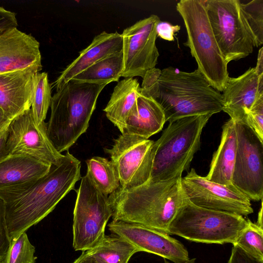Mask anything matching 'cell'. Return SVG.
Wrapping results in <instances>:
<instances>
[{
    "label": "cell",
    "instance_id": "6da1fadb",
    "mask_svg": "<svg viewBox=\"0 0 263 263\" xmlns=\"http://www.w3.org/2000/svg\"><path fill=\"white\" fill-rule=\"evenodd\" d=\"M81 161L66 151L60 163L51 165L43 176L21 184L0 189L6 206L10 240L51 213L81 179Z\"/></svg>",
    "mask_w": 263,
    "mask_h": 263
},
{
    "label": "cell",
    "instance_id": "7a4b0ae2",
    "mask_svg": "<svg viewBox=\"0 0 263 263\" xmlns=\"http://www.w3.org/2000/svg\"><path fill=\"white\" fill-rule=\"evenodd\" d=\"M141 92L161 107L165 121L185 117L213 114L223 110L222 95L197 69L192 72L170 66L154 68L143 78Z\"/></svg>",
    "mask_w": 263,
    "mask_h": 263
},
{
    "label": "cell",
    "instance_id": "3957f363",
    "mask_svg": "<svg viewBox=\"0 0 263 263\" xmlns=\"http://www.w3.org/2000/svg\"><path fill=\"white\" fill-rule=\"evenodd\" d=\"M181 178L148 181L127 190L119 186L108 197L112 220L135 223L169 234L172 221L187 200Z\"/></svg>",
    "mask_w": 263,
    "mask_h": 263
},
{
    "label": "cell",
    "instance_id": "277c9868",
    "mask_svg": "<svg viewBox=\"0 0 263 263\" xmlns=\"http://www.w3.org/2000/svg\"><path fill=\"white\" fill-rule=\"evenodd\" d=\"M106 86L70 81L52 96L46 129L58 152L68 151L86 132L98 97Z\"/></svg>",
    "mask_w": 263,
    "mask_h": 263
},
{
    "label": "cell",
    "instance_id": "5b68a950",
    "mask_svg": "<svg viewBox=\"0 0 263 263\" xmlns=\"http://www.w3.org/2000/svg\"><path fill=\"white\" fill-rule=\"evenodd\" d=\"M212 115L193 116L169 121L154 141L150 181L166 180L182 176L200 147L202 129Z\"/></svg>",
    "mask_w": 263,
    "mask_h": 263
},
{
    "label": "cell",
    "instance_id": "8992f818",
    "mask_svg": "<svg viewBox=\"0 0 263 263\" xmlns=\"http://www.w3.org/2000/svg\"><path fill=\"white\" fill-rule=\"evenodd\" d=\"M176 9L186 31L187 40L184 45L190 48L197 69L211 86L223 92L229 77L228 64L212 31L205 1L181 0Z\"/></svg>",
    "mask_w": 263,
    "mask_h": 263
},
{
    "label": "cell",
    "instance_id": "52a82bcc",
    "mask_svg": "<svg viewBox=\"0 0 263 263\" xmlns=\"http://www.w3.org/2000/svg\"><path fill=\"white\" fill-rule=\"evenodd\" d=\"M247 223L241 215L201 208L187 199L172 221L168 233L195 242L233 245Z\"/></svg>",
    "mask_w": 263,
    "mask_h": 263
},
{
    "label": "cell",
    "instance_id": "ba28073f",
    "mask_svg": "<svg viewBox=\"0 0 263 263\" xmlns=\"http://www.w3.org/2000/svg\"><path fill=\"white\" fill-rule=\"evenodd\" d=\"M73 210L72 246L86 251L103 238L112 211L108 196L97 187L87 173L81 177Z\"/></svg>",
    "mask_w": 263,
    "mask_h": 263
},
{
    "label": "cell",
    "instance_id": "9c48e42d",
    "mask_svg": "<svg viewBox=\"0 0 263 263\" xmlns=\"http://www.w3.org/2000/svg\"><path fill=\"white\" fill-rule=\"evenodd\" d=\"M214 35L227 64L252 53L253 40L239 0L205 1Z\"/></svg>",
    "mask_w": 263,
    "mask_h": 263
},
{
    "label": "cell",
    "instance_id": "30bf717a",
    "mask_svg": "<svg viewBox=\"0 0 263 263\" xmlns=\"http://www.w3.org/2000/svg\"><path fill=\"white\" fill-rule=\"evenodd\" d=\"M235 123L237 148L232 183L250 200L258 201L263 196V141L245 121Z\"/></svg>",
    "mask_w": 263,
    "mask_h": 263
},
{
    "label": "cell",
    "instance_id": "8fae6325",
    "mask_svg": "<svg viewBox=\"0 0 263 263\" xmlns=\"http://www.w3.org/2000/svg\"><path fill=\"white\" fill-rule=\"evenodd\" d=\"M154 143L151 140L123 133L114 140L111 148H104L117 171L121 188L130 189L148 181Z\"/></svg>",
    "mask_w": 263,
    "mask_h": 263
},
{
    "label": "cell",
    "instance_id": "7c38bea8",
    "mask_svg": "<svg viewBox=\"0 0 263 263\" xmlns=\"http://www.w3.org/2000/svg\"><path fill=\"white\" fill-rule=\"evenodd\" d=\"M160 21L155 14L140 20L121 34L124 78L141 77L156 67L159 53L156 46V27Z\"/></svg>",
    "mask_w": 263,
    "mask_h": 263
},
{
    "label": "cell",
    "instance_id": "4fadbf2b",
    "mask_svg": "<svg viewBox=\"0 0 263 263\" xmlns=\"http://www.w3.org/2000/svg\"><path fill=\"white\" fill-rule=\"evenodd\" d=\"M181 183L185 197L197 206L242 216L253 212L251 200L233 184L210 181L193 168L181 178Z\"/></svg>",
    "mask_w": 263,
    "mask_h": 263
},
{
    "label": "cell",
    "instance_id": "5bb4252c",
    "mask_svg": "<svg viewBox=\"0 0 263 263\" xmlns=\"http://www.w3.org/2000/svg\"><path fill=\"white\" fill-rule=\"evenodd\" d=\"M7 147L10 155L25 156L50 165H59L64 156L56 150L49 140L46 123L35 124L31 108L9 124Z\"/></svg>",
    "mask_w": 263,
    "mask_h": 263
},
{
    "label": "cell",
    "instance_id": "9a60e30c",
    "mask_svg": "<svg viewBox=\"0 0 263 263\" xmlns=\"http://www.w3.org/2000/svg\"><path fill=\"white\" fill-rule=\"evenodd\" d=\"M112 233L134 246L139 252L152 253L174 263L189 260V252L179 240L170 234L130 222L112 220L108 224Z\"/></svg>",
    "mask_w": 263,
    "mask_h": 263
},
{
    "label": "cell",
    "instance_id": "2e32d148",
    "mask_svg": "<svg viewBox=\"0 0 263 263\" xmlns=\"http://www.w3.org/2000/svg\"><path fill=\"white\" fill-rule=\"evenodd\" d=\"M42 69L40 43L30 34L13 28L0 32V74Z\"/></svg>",
    "mask_w": 263,
    "mask_h": 263
},
{
    "label": "cell",
    "instance_id": "e0dca14e",
    "mask_svg": "<svg viewBox=\"0 0 263 263\" xmlns=\"http://www.w3.org/2000/svg\"><path fill=\"white\" fill-rule=\"evenodd\" d=\"M223 111L234 121H243L256 101L263 97V75L254 67L237 78L229 77L223 91Z\"/></svg>",
    "mask_w": 263,
    "mask_h": 263
},
{
    "label": "cell",
    "instance_id": "ac0fdd59",
    "mask_svg": "<svg viewBox=\"0 0 263 263\" xmlns=\"http://www.w3.org/2000/svg\"><path fill=\"white\" fill-rule=\"evenodd\" d=\"M36 72L28 68L0 74V108L10 120L31 108Z\"/></svg>",
    "mask_w": 263,
    "mask_h": 263
},
{
    "label": "cell",
    "instance_id": "d6986e66",
    "mask_svg": "<svg viewBox=\"0 0 263 263\" xmlns=\"http://www.w3.org/2000/svg\"><path fill=\"white\" fill-rule=\"evenodd\" d=\"M122 49L121 34L117 32L103 31L96 35L91 43L82 50L79 56L61 72L51 84L56 90L67 84L73 78L99 60Z\"/></svg>",
    "mask_w": 263,
    "mask_h": 263
},
{
    "label": "cell",
    "instance_id": "ffe728a7",
    "mask_svg": "<svg viewBox=\"0 0 263 263\" xmlns=\"http://www.w3.org/2000/svg\"><path fill=\"white\" fill-rule=\"evenodd\" d=\"M165 122V115L160 105L140 91L136 105L126 120L122 134L134 135L148 139L159 132Z\"/></svg>",
    "mask_w": 263,
    "mask_h": 263
},
{
    "label": "cell",
    "instance_id": "44dd1931",
    "mask_svg": "<svg viewBox=\"0 0 263 263\" xmlns=\"http://www.w3.org/2000/svg\"><path fill=\"white\" fill-rule=\"evenodd\" d=\"M237 148V133L235 122L231 119L222 126L220 144L213 155L208 180L217 183L232 185V178Z\"/></svg>",
    "mask_w": 263,
    "mask_h": 263
},
{
    "label": "cell",
    "instance_id": "7402d4cb",
    "mask_svg": "<svg viewBox=\"0 0 263 263\" xmlns=\"http://www.w3.org/2000/svg\"><path fill=\"white\" fill-rule=\"evenodd\" d=\"M51 166L31 157L10 155L0 162V189L37 179L46 174Z\"/></svg>",
    "mask_w": 263,
    "mask_h": 263
},
{
    "label": "cell",
    "instance_id": "603a6c76",
    "mask_svg": "<svg viewBox=\"0 0 263 263\" xmlns=\"http://www.w3.org/2000/svg\"><path fill=\"white\" fill-rule=\"evenodd\" d=\"M140 86L137 79L124 78L118 82L105 108L107 118L118 127L121 134L126 120L135 107Z\"/></svg>",
    "mask_w": 263,
    "mask_h": 263
},
{
    "label": "cell",
    "instance_id": "cb8c5ba5",
    "mask_svg": "<svg viewBox=\"0 0 263 263\" xmlns=\"http://www.w3.org/2000/svg\"><path fill=\"white\" fill-rule=\"evenodd\" d=\"M123 66V53L121 50L93 63L70 81L78 83L107 85L119 81Z\"/></svg>",
    "mask_w": 263,
    "mask_h": 263
},
{
    "label": "cell",
    "instance_id": "d4e9b609",
    "mask_svg": "<svg viewBox=\"0 0 263 263\" xmlns=\"http://www.w3.org/2000/svg\"><path fill=\"white\" fill-rule=\"evenodd\" d=\"M85 252L96 263H128L139 251L126 240L111 233Z\"/></svg>",
    "mask_w": 263,
    "mask_h": 263
},
{
    "label": "cell",
    "instance_id": "484cf974",
    "mask_svg": "<svg viewBox=\"0 0 263 263\" xmlns=\"http://www.w3.org/2000/svg\"><path fill=\"white\" fill-rule=\"evenodd\" d=\"M87 173L94 183L105 195L108 196L120 186L117 171L111 161L95 156L86 161Z\"/></svg>",
    "mask_w": 263,
    "mask_h": 263
},
{
    "label": "cell",
    "instance_id": "4316f807",
    "mask_svg": "<svg viewBox=\"0 0 263 263\" xmlns=\"http://www.w3.org/2000/svg\"><path fill=\"white\" fill-rule=\"evenodd\" d=\"M51 99V87L49 82L47 73L36 72L34 78L31 109L34 122L37 125L45 122Z\"/></svg>",
    "mask_w": 263,
    "mask_h": 263
},
{
    "label": "cell",
    "instance_id": "83f0119b",
    "mask_svg": "<svg viewBox=\"0 0 263 263\" xmlns=\"http://www.w3.org/2000/svg\"><path fill=\"white\" fill-rule=\"evenodd\" d=\"M233 245H237L249 254L263 260V228L247 220Z\"/></svg>",
    "mask_w": 263,
    "mask_h": 263
},
{
    "label": "cell",
    "instance_id": "f1b7e54d",
    "mask_svg": "<svg viewBox=\"0 0 263 263\" xmlns=\"http://www.w3.org/2000/svg\"><path fill=\"white\" fill-rule=\"evenodd\" d=\"M245 18L251 32L254 47L263 44V0L241 2Z\"/></svg>",
    "mask_w": 263,
    "mask_h": 263
},
{
    "label": "cell",
    "instance_id": "f546056e",
    "mask_svg": "<svg viewBox=\"0 0 263 263\" xmlns=\"http://www.w3.org/2000/svg\"><path fill=\"white\" fill-rule=\"evenodd\" d=\"M35 248L26 232L11 241L10 248L0 263H35Z\"/></svg>",
    "mask_w": 263,
    "mask_h": 263
},
{
    "label": "cell",
    "instance_id": "4dcf8cb0",
    "mask_svg": "<svg viewBox=\"0 0 263 263\" xmlns=\"http://www.w3.org/2000/svg\"><path fill=\"white\" fill-rule=\"evenodd\" d=\"M263 141V97L258 99L243 120Z\"/></svg>",
    "mask_w": 263,
    "mask_h": 263
},
{
    "label": "cell",
    "instance_id": "1f68e13d",
    "mask_svg": "<svg viewBox=\"0 0 263 263\" xmlns=\"http://www.w3.org/2000/svg\"><path fill=\"white\" fill-rule=\"evenodd\" d=\"M11 243L6 219V206L0 198V261L6 255Z\"/></svg>",
    "mask_w": 263,
    "mask_h": 263
},
{
    "label": "cell",
    "instance_id": "d6a6232c",
    "mask_svg": "<svg viewBox=\"0 0 263 263\" xmlns=\"http://www.w3.org/2000/svg\"><path fill=\"white\" fill-rule=\"evenodd\" d=\"M228 263H263L253 257L237 245H233Z\"/></svg>",
    "mask_w": 263,
    "mask_h": 263
},
{
    "label": "cell",
    "instance_id": "836d02e7",
    "mask_svg": "<svg viewBox=\"0 0 263 263\" xmlns=\"http://www.w3.org/2000/svg\"><path fill=\"white\" fill-rule=\"evenodd\" d=\"M180 29V26L178 25H173L172 24L160 21L156 27L157 37L168 41L174 40L175 34Z\"/></svg>",
    "mask_w": 263,
    "mask_h": 263
},
{
    "label": "cell",
    "instance_id": "e575fe53",
    "mask_svg": "<svg viewBox=\"0 0 263 263\" xmlns=\"http://www.w3.org/2000/svg\"><path fill=\"white\" fill-rule=\"evenodd\" d=\"M17 25L16 13L0 6V32L17 28Z\"/></svg>",
    "mask_w": 263,
    "mask_h": 263
},
{
    "label": "cell",
    "instance_id": "d590c367",
    "mask_svg": "<svg viewBox=\"0 0 263 263\" xmlns=\"http://www.w3.org/2000/svg\"><path fill=\"white\" fill-rule=\"evenodd\" d=\"M8 128L0 134V162L10 156L7 147Z\"/></svg>",
    "mask_w": 263,
    "mask_h": 263
},
{
    "label": "cell",
    "instance_id": "8d00e7d4",
    "mask_svg": "<svg viewBox=\"0 0 263 263\" xmlns=\"http://www.w3.org/2000/svg\"><path fill=\"white\" fill-rule=\"evenodd\" d=\"M12 121L0 108V134L8 127Z\"/></svg>",
    "mask_w": 263,
    "mask_h": 263
},
{
    "label": "cell",
    "instance_id": "74e56055",
    "mask_svg": "<svg viewBox=\"0 0 263 263\" xmlns=\"http://www.w3.org/2000/svg\"><path fill=\"white\" fill-rule=\"evenodd\" d=\"M256 72L258 75H263V48L258 51L256 66L254 67Z\"/></svg>",
    "mask_w": 263,
    "mask_h": 263
},
{
    "label": "cell",
    "instance_id": "f35d334b",
    "mask_svg": "<svg viewBox=\"0 0 263 263\" xmlns=\"http://www.w3.org/2000/svg\"><path fill=\"white\" fill-rule=\"evenodd\" d=\"M72 263H96L85 251L82 252L81 255Z\"/></svg>",
    "mask_w": 263,
    "mask_h": 263
},
{
    "label": "cell",
    "instance_id": "ab89813d",
    "mask_svg": "<svg viewBox=\"0 0 263 263\" xmlns=\"http://www.w3.org/2000/svg\"><path fill=\"white\" fill-rule=\"evenodd\" d=\"M256 223L257 225H258L259 226L263 228V224H262V202H261L260 209L258 213L257 221Z\"/></svg>",
    "mask_w": 263,
    "mask_h": 263
},
{
    "label": "cell",
    "instance_id": "60d3db41",
    "mask_svg": "<svg viewBox=\"0 0 263 263\" xmlns=\"http://www.w3.org/2000/svg\"><path fill=\"white\" fill-rule=\"evenodd\" d=\"M164 263H170V262L165 259ZM179 263H197V262H196L195 258H191L185 262H179Z\"/></svg>",
    "mask_w": 263,
    "mask_h": 263
}]
</instances>
